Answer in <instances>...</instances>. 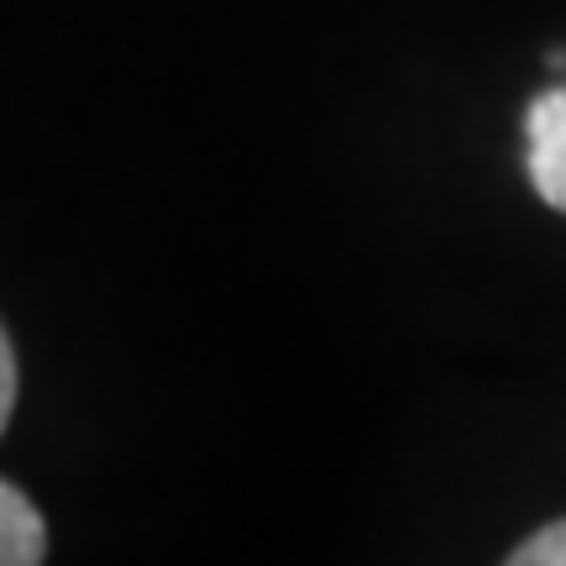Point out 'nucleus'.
<instances>
[{"instance_id": "20e7f679", "label": "nucleus", "mask_w": 566, "mask_h": 566, "mask_svg": "<svg viewBox=\"0 0 566 566\" xmlns=\"http://www.w3.org/2000/svg\"><path fill=\"white\" fill-rule=\"evenodd\" d=\"M11 409H17V352H11V336L0 331V436L11 424Z\"/></svg>"}, {"instance_id": "f257e3e1", "label": "nucleus", "mask_w": 566, "mask_h": 566, "mask_svg": "<svg viewBox=\"0 0 566 566\" xmlns=\"http://www.w3.org/2000/svg\"><path fill=\"white\" fill-rule=\"evenodd\" d=\"M525 147H530V184H535V195L566 216V80L530 101Z\"/></svg>"}, {"instance_id": "f03ea898", "label": "nucleus", "mask_w": 566, "mask_h": 566, "mask_svg": "<svg viewBox=\"0 0 566 566\" xmlns=\"http://www.w3.org/2000/svg\"><path fill=\"white\" fill-rule=\"evenodd\" d=\"M48 556V525L38 504L0 478V566H38Z\"/></svg>"}, {"instance_id": "7ed1b4c3", "label": "nucleus", "mask_w": 566, "mask_h": 566, "mask_svg": "<svg viewBox=\"0 0 566 566\" xmlns=\"http://www.w3.org/2000/svg\"><path fill=\"white\" fill-rule=\"evenodd\" d=\"M509 566H566V520L535 530L520 551H509Z\"/></svg>"}]
</instances>
